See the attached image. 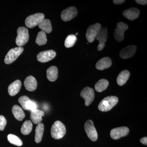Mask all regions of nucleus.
Returning a JSON list of instances; mask_svg holds the SVG:
<instances>
[{"mask_svg":"<svg viewBox=\"0 0 147 147\" xmlns=\"http://www.w3.org/2000/svg\"><path fill=\"white\" fill-rule=\"evenodd\" d=\"M66 132L65 125L60 121H55L51 127V134L53 139H61L65 135Z\"/></svg>","mask_w":147,"mask_h":147,"instance_id":"1","label":"nucleus"},{"mask_svg":"<svg viewBox=\"0 0 147 147\" xmlns=\"http://www.w3.org/2000/svg\"><path fill=\"white\" fill-rule=\"evenodd\" d=\"M118 100V98L117 96H107L100 101L98 105V109L103 112L110 111L116 105Z\"/></svg>","mask_w":147,"mask_h":147,"instance_id":"2","label":"nucleus"},{"mask_svg":"<svg viewBox=\"0 0 147 147\" xmlns=\"http://www.w3.org/2000/svg\"><path fill=\"white\" fill-rule=\"evenodd\" d=\"M17 36L16 40V45L18 47H22L26 44L29 40L28 30L24 27H20L17 31Z\"/></svg>","mask_w":147,"mask_h":147,"instance_id":"3","label":"nucleus"},{"mask_svg":"<svg viewBox=\"0 0 147 147\" xmlns=\"http://www.w3.org/2000/svg\"><path fill=\"white\" fill-rule=\"evenodd\" d=\"M44 18L45 15L43 13H35L27 17L25 21V24L28 28H32L39 25Z\"/></svg>","mask_w":147,"mask_h":147,"instance_id":"4","label":"nucleus"},{"mask_svg":"<svg viewBox=\"0 0 147 147\" xmlns=\"http://www.w3.org/2000/svg\"><path fill=\"white\" fill-rule=\"evenodd\" d=\"M24 49L22 47H17L9 51L5 58L4 62L6 64L12 63L22 54Z\"/></svg>","mask_w":147,"mask_h":147,"instance_id":"5","label":"nucleus"},{"mask_svg":"<svg viewBox=\"0 0 147 147\" xmlns=\"http://www.w3.org/2000/svg\"><path fill=\"white\" fill-rule=\"evenodd\" d=\"M101 28V25L98 23L91 25L89 27L86 33V37L89 42H94Z\"/></svg>","mask_w":147,"mask_h":147,"instance_id":"6","label":"nucleus"},{"mask_svg":"<svg viewBox=\"0 0 147 147\" xmlns=\"http://www.w3.org/2000/svg\"><path fill=\"white\" fill-rule=\"evenodd\" d=\"M84 128L88 137L92 141L95 142L97 140V131L92 121L90 120L87 121L84 125Z\"/></svg>","mask_w":147,"mask_h":147,"instance_id":"7","label":"nucleus"},{"mask_svg":"<svg viewBox=\"0 0 147 147\" xmlns=\"http://www.w3.org/2000/svg\"><path fill=\"white\" fill-rule=\"evenodd\" d=\"M128 28V25L123 22H120L117 24V28L114 33V37L117 41L120 42L123 40L125 32Z\"/></svg>","mask_w":147,"mask_h":147,"instance_id":"8","label":"nucleus"},{"mask_svg":"<svg viewBox=\"0 0 147 147\" xmlns=\"http://www.w3.org/2000/svg\"><path fill=\"white\" fill-rule=\"evenodd\" d=\"M108 37V32L107 28L106 27L101 28L99 33L96 37V39L99 42V44L97 46V49L98 51H101L104 48Z\"/></svg>","mask_w":147,"mask_h":147,"instance_id":"9","label":"nucleus"},{"mask_svg":"<svg viewBox=\"0 0 147 147\" xmlns=\"http://www.w3.org/2000/svg\"><path fill=\"white\" fill-rule=\"evenodd\" d=\"M81 96L85 100L86 106H89L94 99V90L90 87H86L81 92Z\"/></svg>","mask_w":147,"mask_h":147,"instance_id":"10","label":"nucleus"},{"mask_svg":"<svg viewBox=\"0 0 147 147\" xmlns=\"http://www.w3.org/2000/svg\"><path fill=\"white\" fill-rule=\"evenodd\" d=\"M78 14V10L75 7H69L62 11L61 18L64 21H68L76 17Z\"/></svg>","mask_w":147,"mask_h":147,"instance_id":"11","label":"nucleus"},{"mask_svg":"<svg viewBox=\"0 0 147 147\" xmlns=\"http://www.w3.org/2000/svg\"><path fill=\"white\" fill-rule=\"evenodd\" d=\"M129 133V129L126 127H121L113 129L110 131V136L112 139L117 140L122 137H125Z\"/></svg>","mask_w":147,"mask_h":147,"instance_id":"12","label":"nucleus"},{"mask_svg":"<svg viewBox=\"0 0 147 147\" xmlns=\"http://www.w3.org/2000/svg\"><path fill=\"white\" fill-rule=\"evenodd\" d=\"M56 56V53L54 50H47L38 53L37 59L40 62L45 63L53 59Z\"/></svg>","mask_w":147,"mask_h":147,"instance_id":"13","label":"nucleus"},{"mask_svg":"<svg viewBox=\"0 0 147 147\" xmlns=\"http://www.w3.org/2000/svg\"><path fill=\"white\" fill-rule=\"evenodd\" d=\"M137 46L130 45L123 48L119 53L120 57L122 59H127L131 57L135 54Z\"/></svg>","mask_w":147,"mask_h":147,"instance_id":"14","label":"nucleus"},{"mask_svg":"<svg viewBox=\"0 0 147 147\" xmlns=\"http://www.w3.org/2000/svg\"><path fill=\"white\" fill-rule=\"evenodd\" d=\"M123 15L129 21H134L138 18L140 14V11L135 7H131L125 10Z\"/></svg>","mask_w":147,"mask_h":147,"instance_id":"15","label":"nucleus"},{"mask_svg":"<svg viewBox=\"0 0 147 147\" xmlns=\"http://www.w3.org/2000/svg\"><path fill=\"white\" fill-rule=\"evenodd\" d=\"M24 86L27 90L32 92L35 90L37 87V82L34 76H30L27 77L24 81Z\"/></svg>","mask_w":147,"mask_h":147,"instance_id":"16","label":"nucleus"},{"mask_svg":"<svg viewBox=\"0 0 147 147\" xmlns=\"http://www.w3.org/2000/svg\"><path fill=\"white\" fill-rule=\"evenodd\" d=\"M112 65L111 59L108 57H105L100 59L96 65V67L98 70H102L109 68Z\"/></svg>","mask_w":147,"mask_h":147,"instance_id":"17","label":"nucleus"},{"mask_svg":"<svg viewBox=\"0 0 147 147\" xmlns=\"http://www.w3.org/2000/svg\"><path fill=\"white\" fill-rule=\"evenodd\" d=\"M21 82L20 80H17L9 86L8 92L11 96H14L18 94L21 90Z\"/></svg>","mask_w":147,"mask_h":147,"instance_id":"18","label":"nucleus"},{"mask_svg":"<svg viewBox=\"0 0 147 147\" xmlns=\"http://www.w3.org/2000/svg\"><path fill=\"white\" fill-rule=\"evenodd\" d=\"M44 113L42 110H36L31 111L30 118L32 122L34 124L40 123L42 121V117L44 116Z\"/></svg>","mask_w":147,"mask_h":147,"instance_id":"19","label":"nucleus"},{"mask_svg":"<svg viewBox=\"0 0 147 147\" xmlns=\"http://www.w3.org/2000/svg\"><path fill=\"white\" fill-rule=\"evenodd\" d=\"M130 76V72L127 70L121 71L117 77V82L119 86H122L127 82Z\"/></svg>","mask_w":147,"mask_h":147,"instance_id":"20","label":"nucleus"},{"mask_svg":"<svg viewBox=\"0 0 147 147\" xmlns=\"http://www.w3.org/2000/svg\"><path fill=\"white\" fill-rule=\"evenodd\" d=\"M47 77L50 82H55L58 78V70L55 66L50 67L47 69Z\"/></svg>","mask_w":147,"mask_h":147,"instance_id":"21","label":"nucleus"},{"mask_svg":"<svg viewBox=\"0 0 147 147\" xmlns=\"http://www.w3.org/2000/svg\"><path fill=\"white\" fill-rule=\"evenodd\" d=\"M12 113L14 117L17 120L21 121L25 118V114L23 109L17 105H13L12 108Z\"/></svg>","mask_w":147,"mask_h":147,"instance_id":"22","label":"nucleus"},{"mask_svg":"<svg viewBox=\"0 0 147 147\" xmlns=\"http://www.w3.org/2000/svg\"><path fill=\"white\" fill-rule=\"evenodd\" d=\"M40 29L42 30V31L45 32V33H50L52 31V24L50 20L44 18L38 25Z\"/></svg>","mask_w":147,"mask_h":147,"instance_id":"23","label":"nucleus"},{"mask_svg":"<svg viewBox=\"0 0 147 147\" xmlns=\"http://www.w3.org/2000/svg\"><path fill=\"white\" fill-rule=\"evenodd\" d=\"M44 126L43 124L39 123L38 124L35 131V141L37 143H39L42 140L44 132Z\"/></svg>","mask_w":147,"mask_h":147,"instance_id":"24","label":"nucleus"},{"mask_svg":"<svg viewBox=\"0 0 147 147\" xmlns=\"http://www.w3.org/2000/svg\"><path fill=\"white\" fill-rule=\"evenodd\" d=\"M109 85V82L105 79H101L99 80L95 85V89L98 92H100L105 90Z\"/></svg>","mask_w":147,"mask_h":147,"instance_id":"25","label":"nucleus"},{"mask_svg":"<svg viewBox=\"0 0 147 147\" xmlns=\"http://www.w3.org/2000/svg\"><path fill=\"white\" fill-rule=\"evenodd\" d=\"M32 123L30 120L25 121L21 128V132L24 135H28L30 133L32 129Z\"/></svg>","mask_w":147,"mask_h":147,"instance_id":"26","label":"nucleus"},{"mask_svg":"<svg viewBox=\"0 0 147 147\" xmlns=\"http://www.w3.org/2000/svg\"><path fill=\"white\" fill-rule=\"evenodd\" d=\"M47 42L46 33L43 31H40L38 34L36 42L39 45H45Z\"/></svg>","mask_w":147,"mask_h":147,"instance_id":"27","label":"nucleus"},{"mask_svg":"<svg viewBox=\"0 0 147 147\" xmlns=\"http://www.w3.org/2000/svg\"><path fill=\"white\" fill-rule=\"evenodd\" d=\"M7 139L11 144L15 146H21L23 144V142L21 139L14 134H9L7 136Z\"/></svg>","mask_w":147,"mask_h":147,"instance_id":"28","label":"nucleus"},{"mask_svg":"<svg viewBox=\"0 0 147 147\" xmlns=\"http://www.w3.org/2000/svg\"><path fill=\"white\" fill-rule=\"evenodd\" d=\"M77 38L74 34H70L67 37L65 41V46L67 48L72 47L75 44Z\"/></svg>","mask_w":147,"mask_h":147,"instance_id":"29","label":"nucleus"},{"mask_svg":"<svg viewBox=\"0 0 147 147\" xmlns=\"http://www.w3.org/2000/svg\"><path fill=\"white\" fill-rule=\"evenodd\" d=\"M37 105L36 102L30 99L25 104V110H30L31 112L37 110Z\"/></svg>","mask_w":147,"mask_h":147,"instance_id":"30","label":"nucleus"},{"mask_svg":"<svg viewBox=\"0 0 147 147\" xmlns=\"http://www.w3.org/2000/svg\"><path fill=\"white\" fill-rule=\"evenodd\" d=\"M30 98L26 96H23L19 98L18 99V102L20 103V105L22 106V108L25 110V104Z\"/></svg>","mask_w":147,"mask_h":147,"instance_id":"31","label":"nucleus"},{"mask_svg":"<svg viewBox=\"0 0 147 147\" xmlns=\"http://www.w3.org/2000/svg\"><path fill=\"white\" fill-rule=\"evenodd\" d=\"M7 124V120L3 116L0 115V130L2 131L4 129Z\"/></svg>","mask_w":147,"mask_h":147,"instance_id":"32","label":"nucleus"},{"mask_svg":"<svg viewBox=\"0 0 147 147\" xmlns=\"http://www.w3.org/2000/svg\"><path fill=\"white\" fill-rule=\"evenodd\" d=\"M135 1L137 3L141 5H145L147 3L146 0H136Z\"/></svg>","mask_w":147,"mask_h":147,"instance_id":"33","label":"nucleus"},{"mask_svg":"<svg viewBox=\"0 0 147 147\" xmlns=\"http://www.w3.org/2000/svg\"><path fill=\"white\" fill-rule=\"evenodd\" d=\"M125 1V0H114L113 1V2L116 5H120L123 3Z\"/></svg>","mask_w":147,"mask_h":147,"instance_id":"34","label":"nucleus"},{"mask_svg":"<svg viewBox=\"0 0 147 147\" xmlns=\"http://www.w3.org/2000/svg\"><path fill=\"white\" fill-rule=\"evenodd\" d=\"M140 142L143 144L147 145V137H143V138L140 139Z\"/></svg>","mask_w":147,"mask_h":147,"instance_id":"35","label":"nucleus"},{"mask_svg":"<svg viewBox=\"0 0 147 147\" xmlns=\"http://www.w3.org/2000/svg\"><path fill=\"white\" fill-rule=\"evenodd\" d=\"M78 33H76V35H78Z\"/></svg>","mask_w":147,"mask_h":147,"instance_id":"36","label":"nucleus"}]
</instances>
